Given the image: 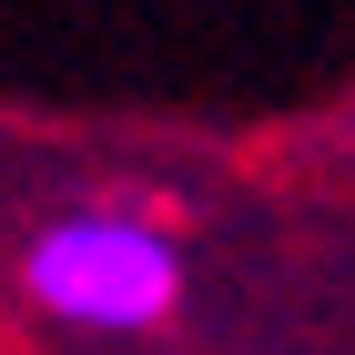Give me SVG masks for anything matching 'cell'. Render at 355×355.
Masks as SVG:
<instances>
[{
    "label": "cell",
    "mask_w": 355,
    "mask_h": 355,
    "mask_svg": "<svg viewBox=\"0 0 355 355\" xmlns=\"http://www.w3.org/2000/svg\"><path fill=\"white\" fill-rule=\"evenodd\" d=\"M21 284L82 335H153L183 304V244L153 214H51L21 254Z\"/></svg>",
    "instance_id": "1"
}]
</instances>
